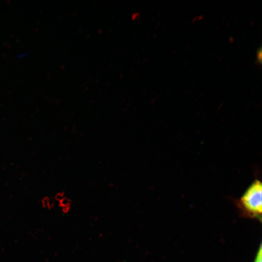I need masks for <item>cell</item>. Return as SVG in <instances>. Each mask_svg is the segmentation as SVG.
<instances>
[{
	"label": "cell",
	"mask_w": 262,
	"mask_h": 262,
	"mask_svg": "<svg viewBox=\"0 0 262 262\" xmlns=\"http://www.w3.org/2000/svg\"><path fill=\"white\" fill-rule=\"evenodd\" d=\"M262 192V182L260 180H256L237 200V205L244 215L261 221Z\"/></svg>",
	"instance_id": "6da1fadb"
},
{
	"label": "cell",
	"mask_w": 262,
	"mask_h": 262,
	"mask_svg": "<svg viewBox=\"0 0 262 262\" xmlns=\"http://www.w3.org/2000/svg\"><path fill=\"white\" fill-rule=\"evenodd\" d=\"M58 203L59 207L64 213H67L69 212L72 203L69 198L65 196Z\"/></svg>",
	"instance_id": "7a4b0ae2"
},
{
	"label": "cell",
	"mask_w": 262,
	"mask_h": 262,
	"mask_svg": "<svg viewBox=\"0 0 262 262\" xmlns=\"http://www.w3.org/2000/svg\"><path fill=\"white\" fill-rule=\"evenodd\" d=\"M55 202L53 198L46 196L42 198L41 205L44 209L50 210L54 208Z\"/></svg>",
	"instance_id": "3957f363"
},
{
	"label": "cell",
	"mask_w": 262,
	"mask_h": 262,
	"mask_svg": "<svg viewBox=\"0 0 262 262\" xmlns=\"http://www.w3.org/2000/svg\"><path fill=\"white\" fill-rule=\"evenodd\" d=\"M254 262H262V248L261 244L260 245L259 248L256 255Z\"/></svg>",
	"instance_id": "277c9868"
},
{
	"label": "cell",
	"mask_w": 262,
	"mask_h": 262,
	"mask_svg": "<svg viewBox=\"0 0 262 262\" xmlns=\"http://www.w3.org/2000/svg\"><path fill=\"white\" fill-rule=\"evenodd\" d=\"M64 196H65V195L63 192H59L55 195L53 198L54 199L56 202H58Z\"/></svg>",
	"instance_id": "5b68a950"
},
{
	"label": "cell",
	"mask_w": 262,
	"mask_h": 262,
	"mask_svg": "<svg viewBox=\"0 0 262 262\" xmlns=\"http://www.w3.org/2000/svg\"><path fill=\"white\" fill-rule=\"evenodd\" d=\"M262 49L261 48H260L259 49H258L257 52V58L258 60V62L261 63V57H262Z\"/></svg>",
	"instance_id": "8992f818"
}]
</instances>
